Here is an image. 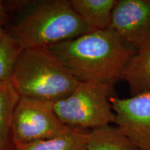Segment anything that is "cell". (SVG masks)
I'll use <instances>...</instances> for the list:
<instances>
[{
  "mask_svg": "<svg viewBox=\"0 0 150 150\" xmlns=\"http://www.w3.org/2000/svg\"><path fill=\"white\" fill-rule=\"evenodd\" d=\"M109 100L117 128L140 149L150 150V94Z\"/></svg>",
  "mask_w": 150,
  "mask_h": 150,
  "instance_id": "52a82bcc",
  "label": "cell"
},
{
  "mask_svg": "<svg viewBox=\"0 0 150 150\" xmlns=\"http://www.w3.org/2000/svg\"><path fill=\"white\" fill-rule=\"evenodd\" d=\"M11 81L20 97L52 102L68 97L79 83L47 47L22 50Z\"/></svg>",
  "mask_w": 150,
  "mask_h": 150,
  "instance_id": "3957f363",
  "label": "cell"
},
{
  "mask_svg": "<svg viewBox=\"0 0 150 150\" xmlns=\"http://www.w3.org/2000/svg\"><path fill=\"white\" fill-rule=\"evenodd\" d=\"M90 131L79 127L62 136L17 146L14 150H86Z\"/></svg>",
  "mask_w": 150,
  "mask_h": 150,
  "instance_id": "8fae6325",
  "label": "cell"
},
{
  "mask_svg": "<svg viewBox=\"0 0 150 150\" xmlns=\"http://www.w3.org/2000/svg\"><path fill=\"white\" fill-rule=\"evenodd\" d=\"M93 31L69 0L31 1L20 20L6 32L22 50L48 47Z\"/></svg>",
  "mask_w": 150,
  "mask_h": 150,
  "instance_id": "7a4b0ae2",
  "label": "cell"
},
{
  "mask_svg": "<svg viewBox=\"0 0 150 150\" xmlns=\"http://www.w3.org/2000/svg\"><path fill=\"white\" fill-rule=\"evenodd\" d=\"M9 13L6 8L4 1L0 0V27H3L8 23Z\"/></svg>",
  "mask_w": 150,
  "mask_h": 150,
  "instance_id": "5bb4252c",
  "label": "cell"
},
{
  "mask_svg": "<svg viewBox=\"0 0 150 150\" xmlns=\"http://www.w3.org/2000/svg\"><path fill=\"white\" fill-rule=\"evenodd\" d=\"M72 127L59 119L54 110V102L20 97L11 124L14 148L62 136Z\"/></svg>",
  "mask_w": 150,
  "mask_h": 150,
  "instance_id": "5b68a950",
  "label": "cell"
},
{
  "mask_svg": "<svg viewBox=\"0 0 150 150\" xmlns=\"http://www.w3.org/2000/svg\"><path fill=\"white\" fill-rule=\"evenodd\" d=\"M6 35V31L4 29L3 27H0V42L2 40V39L4 38V37Z\"/></svg>",
  "mask_w": 150,
  "mask_h": 150,
  "instance_id": "9a60e30c",
  "label": "cell"
},
{
  "mask_svg": "<svg viewBox=\"0 0 150 150\" xmlns=\"http://www.w3.org/2000/svg\"><path fill=\"white\" fill-rule=\"evenodd\" d=\"M113 86L99 82H80L68 97L54 102V110L67 126L91 130L115 123L110 103Z\"/></svg>",
  "mask_w": 150,
  "mask_h": 150,
  "instance_id": "277c9868",
  "label": "cell"
},
{
  "mask_svg": "<svg viewBox=\"0 0 150 150\" xmlns=\"http://www.w3.org/2000/svg\"><path fill=\"white\" fill-rule=\"evenodd\" d=\"M122 79L133 96L150 94V46L137 50L124 69Z\"/></svg>",
  "mask_w": 150,
  "mask_h": 150,
  "instance_id": "ba28073f",
  "label": "cell"
},
{
  "mask_svg": "<svg viewBox=\"0 0 150 150\" xmlns=\"http://www.w3.org/2000/svg\"><path fill=\"white\" fill-rule=\"evenodd\" d=\"M73 9L92 31L109 29L115 0H69Z\"/></svg>",
  "mask_w": 150,
  "mask_h": 150,
  "instance_id": "9c48e42d",
  "label": "cell"
},
{
  "mask_svg": "<svg viewBox=\"0 0 150 150\" xmlns=\"http://www.w3.org/2000/svg\"><path fill=\"white\" fill-rule=\"evenodd\" d=\"M86 150H142L117 127L110 125L90 131Z\"/></svg>",
  "mask_w": 150,
  "mask_h": 150,
  "instance_id": "7c38bea8",
  "label": "cell"
},
{
  "mask_svg": "<svg viewBox=\"0 0 150 150\" xmlns=\"http://www.w3.org/2000/svg\"><path fill=\"white\" fill-rule=\"evenodd\" d=\"M20 99L11 81L0 82V150H14L11 124Z\"/></svg>",
  "mask_w": 150,
  "mask_h": 150,
  "instance_id": "30bf717a",
  "label": "cell"
},
{
  "mask_svg": "<svg viewBox=\"0 0 150 150\" xmlns=\"http://www.w3.org/2000/svg\"><path fill=\"white\" fill-rule=\"evenodd\" d=\"M80 82L114 86L137 51L110 28L47 47Z\"/></svg>",
  "mask_w": 150,
  "mask_h": 150,
  "instance_id": "6da1fadb",
  "label": "cell"
},
{
  "mask_svg": "<svg viewBox=\"0 0 150 150\" xmlns=\"http://www.w3.org/2000/svg\"><path fill=\"white\" fill-rule=\"evenodd\" d=\"M110 29L135 50L150 46V0H116Z\"/></svg>",
  "mask_w": 150,
  "mask_h": 150,
  "instance_id": "8992f818",
  "label": "cell"
},
{
  "mask_svg": "<svg viewBox=\"0 0 150 150\" xmlns=\"http://www.w3.org/2000/svg\"><path fill=\"white\" fill-rule=\"evenodd\" d=\"M22 50L13 38L6 32L5 36L0 42V82L11 81Z\"/></svg>",
  "mask_w": 150,
  "mask_h": 150,
  "instance_id": "4fadbf2b",
  "label": "cell"
}]
</instances>
